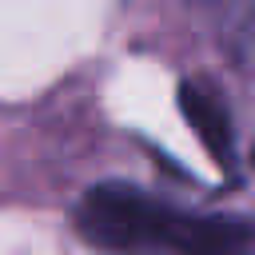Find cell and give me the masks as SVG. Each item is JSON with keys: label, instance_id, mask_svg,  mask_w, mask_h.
Listing matches in <instances>:
<instances>
[{"label": "cell", "instance_id": "cell-3", "mask_svg": "<svg viewBox=\"0 0 255 255\" xmlns=\"http://www.w3.org/2000/svg\"><path fill=\"white\" fill-rule=\"evenodd\" d=\"M219 8V44L239 68L255 64V0H215Z\"/></svg>", "mask_w": 255, "mask_h": 255}, {"label": "cell", "instance_id": "cell-1", "mask_svg": "<svg viewBox=\"0 0 255 255\" xmlns=\"http://www.w3.org/2000/svg\"><path fill=\"white\" fill-rule=\"evenodd\" d=\"M76 231L120 255H243L247 227L227 215H195L128 183H96L76 203Z\"/></svg>", "mask_w": 255, "mask_h": 255}, {"label": "cell", "instance_id": "cell-2", "mask_svg": "<svg viewBox=\"0 0 255 255\" xmlns=\"http://www.w3.org/2000/svg\"><path fill=\"white\" fill-rule=\"evenodd\" d=\"M179 112L191 124V131L199 135V143L207 147V155L219 167H231L235 163V128H231V116H227L223 100L215 96V88H207L203 80H183Z\"/></svg>", "mask_w": 255, "mask_h": 255}]
</instances>
